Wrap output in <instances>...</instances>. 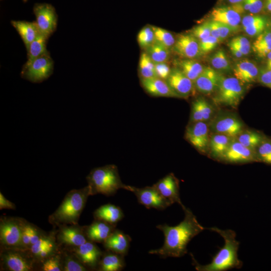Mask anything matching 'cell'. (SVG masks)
<instances>
[{
  "label": "cell",
  "mask_w": 271,
  "mask_h": 271,
  "mask_svg": "<svg viewBox=\"0 0 271 271\" xmlns=\"http://www.w3.org/2000/svg\"><path fill=\"white\" fill-rule=\"evenodd\" d=\"M221 73L211 67H205L202 72L195 81L196 89L200 92L210 94L216 91Z\"/></svg>",
  "instance_id": "obj_17"
},
{
  "label": "cell",
  "mask_w": 271,
  "mask_h": 271,
  "mask_svg": "<svg viewBox=\"0 0 271 271\" xmlns=\"http://www.w3.org/2000/svg\"><path fill=\"white\" fill-rule=\"evenodd\" d=\"M11 23L21 36L26 50L31 43L40 34L35 22L12 21Z\"/></svg>",
  "instance_id": "obj_26"
},
{
  "label": "cell",
  "mask_w": 271,
  "mask_h": 271,
  "mask_svg": "<svg viewBox=\"0 0 271 271\" xmlns=\"http://www.w3.org/2000/svg\"><path fill=\"white\" fill-rule=\"evenodd\" d=\"M2 258L3 263L9 270L29 271L33 269L32 262L18 251H7L3 254Z\"/></svg>",
  "instance_id": "obj_24"
},
{
  "label": "cell",
  "mask_w": 271,
  "mask_h": 271,
  "mask_svg": "<svg viewBox=\"0 0 271 271\" xmlns=\"http://www.w3.org/2000/svg\"><path fill=\"white\" fill-rule=\"evenodd\" d=\"M234 77L243 84H248L254 82L259 74L257 66L248 59L236 62L232 67Z\"/></svg>",
  "instance_id": "obj_19"
},
{
  "label": "cell",
  "mask_w": 271,
  "mask_h": 271,
  "mask_svg": "<svg viewBox=\"0 0 271 271\" xmlns=\"http://www.w3.org/2000/svg\"><path fill=\"white\" fill-rule=\"evenodd\" d=\"M266 68L269 70H271V51L267 54L266 56Z\"/></svg>",
  "instance_id": "obj_57"
},
{
  "label": "cell",
  "mask_w": 271,
  "mask_h": 271,
  "mask_svg": "<svg viewBox=\"0 0 271 271\" xmlns=\"http://www.w3.org/2000/svg\"><path fill=\"white\" fill-rule=\"evenodd\" d=\"M156 77L166 80L171 72V69L166 62L155 63Z\"/></svg>",
  "instance_id": "obj_47"
},
{
  "label": "cell",
  "mask_w": 271,
  "mask_h": 271,
  "mask_svg": "<svg viewBox=\"0 0 271 271\" xmlns=\"http://www.w3.org/2000/svg\"><path fill=\"white\" fill-rule=\"evenodd\" d=\"M74 251L83 264L92 268L98 266L102 255L100 249L91 241H87L81 245L75 247Z\"/></svg>",
  "instance_id": "obj_18"
},
{
  "label": "cell",
  "mask_w": 271,
  "mask_h": 271,
  "mask_svg": "<svg viewBox=\"0 0 271 271\" xmlns=\"http://www.w3.org/2000/svg\"><path fill=\"white\" fill-rule=\"evenodd\" d=\"M43 235L34 226L26 223H23L21 247L30 248L38 241Z\"/></svg>",
  "instance_id": "obj_35"
},
{
  "label": "cell",
  "mask_w": 271,
  "mask_h": 271,
  "mask_svg": "<svg viewBox=\"0 0 271 271\" xmlns=\"http://www.w3.org/2000/svg\"><path fill=\"white\" fill-rule=\"evenodd\" d=\"M123 217V213L121 208L111 204L102 205L94 212L95 219L103 220L113 225H115Z\"/></svg>",
  "instance_id": "obj_28"
},
{
  "label": "cell",
  "mask_w": 271,
  "mask_h": 271,
  "mask_svg": "<svg viewBox=\"0 0 271 271\" xmlns=\"http://www.w3.org/2000/svg\"><path fill=\"white\" fill-rule=\"evenodd\" d=\"M131 240V238L128 235L115 229L103 243L106 250L124 256L127 254Z\"/></svg>",
  "instance_id": "obj_21"
},
{
  "label": "cell",
  "mask_w": 271,
  "mask_h": 271,
  "mask_svg": "<svg viewBox=\"0 0 271 271\" xmlns=\"http://www.w3.org/2000/svg\"><path fill=\"white\" fill-rule=\"evenodd\" d=\"M139 72L141 79H148L156 77L155 63L147 52H143L139 60Z\"/></svg>",
  "instance_id": "obj_36"
},
{
  "label": "cell",
  "mask_w": 271,
  "mask_h": 271,
  "mask_svg": "<svg viewBox=\"0 0 271 271\" xmlns=\"http://www.w3.org/2000/svg\"><path fill=\"white\" fill-rule=\"evenodd\" d=\"M15 205L7 199H6L3 194L0 193V209H15Z\"/></svg>",
  "instance_id": "obj_54"
},
{
  "label": "cell",
  "mask_w": 271,
  "mask_h": 271,
  "mask_svg": "<svg viewBox=\"0 0 271 271\" xmlns=\"http://www.w3.org/2000/svg\"><path fill=\"white\" fill-rule=\"evenodd\" d=\"M228 44L238 49L244 56L248 55L250 52V43L244 36H236L232 39Z\"/></svg>",
  "instance_id": "obj_42"
},
{
  "label": "cell",
  "mask_w": 271,
  "mask_h": 271,
  "mask_svg": "<svg viewBox=\"0 0 271 271\" xmlns=\"http://www.w3.org/2000/svg\"><path fill=\"white\" fill-rule=\"evenodd\" d=\"M155 42L170 49L174 46L176 39L172 33L163 28L152 26Z\"/></svg>",
  "instance_id": "obj_39"
},
{
  "label": "cell",
  "mask_w": 271,
  "mask_h": 271,
  "mask_svg": "<svg viewBox=\"0 0 271 271\" xmlns=\"http://www.w3.org/2000/svg\"><path fill=\"white\" fill-rule=\"evenodd\" d=\"M235 139L246 147L254 150L263 141L259 133L250 130H243Z\"/></svg>",
  "instance_id": "obj_37"
},
{
  "label": "cell",
  "mask_w": 271,
  "mask_h": 271,
  "mask_svg": "<svg viewBox=\"0 0 271 271\" xmlns=\"http://www.w3.org/2000/svg\"><path fill=\"white\" fill-rule=\"evenodd\" d=\"M61 243L67 246L77 247L87 241L85 228L74 226L62 227L58 236Z\"/></svg>",
  "instance_id": "obj_23"
},
{
  "label": "cell",
  "mask_w": 271,
  "mask_h": 271,
  "mask_svg": "<svg viewBox=\"0 0 271 271\" xmlns=\"http://www.w3.org/2000/svg\"><path fill=\"white\" fill-rule=\"evenodd\" d=\"M172 48L184 59H195L202 54L199 41L190 33L179 35Z\"/></svg>",
  "instance_id": "obj_14"
},
{
  "label": "cell",
  "mask_w": 271,
  "mask_h": 271,
  "mask_svg": "<svg viewBox=\"0 0 271 271\" xmlns=\"http://www.w3.org/2000/svg\"><path fill=\"white\" fill-rule=\"evenodd\" d=\"M191 123L198 121H204L203 117L200 112L198 104L195 100L192 104L191 118Z\"/></svg>",
  "instance_id": "obj_50"
},
{
  "label": "cell",
  "mask_w": 271,
  "mask_h": 271,
  "mask_svg": "<svg viewBox=\"0 0 271 271\" xmlns=\"http://www.w3.org/2000/svg\"><path fill=\"white\" fill-rule=\"evenodd\" d=\"M218 26L221 41L225 40L234 31L228 26L223 23L216 22Z\"/></svg>",
  "instance_id": "obj_51"
},
{
  "label": "cell",
  "mask_w": 271,
  "mask_h": 271,
  "mask_svg": "<svg viewBox=\"0 0 271 271\" xmlns=\"http://www.w3.org/2000/svg\"><path fill=\"white\" fill-rule=\"evenodd\" d=\"M263 8L262 0H250V9L249 12L252 14L260 13Z\"/></svg>",
  "instance_id": "obj_52"
},
{
  "label": "cell",
  "mask_w": 271,
  "mask_h": 271,
  "mask_svg": "<svg viewBox=\"0 0 271 271\" xmlns=\"http://www.w3.org/2000/svg\"><path fill=\"white\" fill-rule=\"evenodd\" d=\"M199 41L211 36L209 21L193 28L191 33Z\"/></svg>",
  "instance_id": "obj_44"
},
{
  "label": "cell",
  "mask_w": 271,
  "mask_h": 271,
  "mask_svg": "<svg viewBox=\"0 0 271 271\" xmlns=\"http://www.w3.org/2000/svg\"><path fill=\"white\" fill-rule=\"evenodd\" d=\"M23 222L14 218L1 220L0 239L3 245L8 247L21 246Z\"/></svg>",
  "instance_id": "obj_11"
},
{
  "label": "cell",
  "mask_w": 271,
  "mask_h": 271,
  "mask_svg": "<svg viewBox=\"0 0 271 271\" xmlns=\"http://www.w3.org/2000/svg\"><path fill=\"white\" fill-rule=\"evenodd\" d=\"M125 265L124 256L108 250L102 255L98 264L101 271H119Z\"/></svg>",
  "instance_id": "obj_29"
},
{
  "label": "cell",
  "mask_w": 271,
  "mask_h": 271,
  "mask_svg": "<svg viewBox=\"0 0 271 271\" xmlns=\"http://www.w3.org/2000/svg\"><path fill=\"white\" fill-rule=\"evenodd\" d=\"M221 161L231 164H244L257 161L258 159L255 150L246 147L234 138Z\"/></svg>",
  "instance_id": "obj_12"
},
{
  "label": "cell",
  "mask_w": 271,
  "mask_h": 271,
  "mask_svg": "<svg viewBox=\"0 0 271 271\" xmlns=\"http://www.w3.org/2000/svg\"><path fill=\"white\" fill-rule=\"evenodd\" d=\"M175 62L177 68L194 83L205 67L195 59H184Z\"/></svg>",
  "instance_id": "obj_30"
},
{
  "label": "cell",
  "mask_w": 271,
  "mask_h": 271,
  "mask_svg": "<svg viewBox=\"0 0 271 271\" xmlns=\"http://www.w3.org/2000/svg\"><path fill=\"white\" fill-rule=\"evenodd\" d=\"M153 186L161 195L172 204L177 203L182 209L185 207L180 199L179 180L173 173H170L159 180Z\"/></svg>",
  "instance_id": "obj_15"
},
{
  "label": "cell",
  "mask_w": 271,
  "mask_h": 271,
  "mask_svg": "<svg viewBox=\"0 0 271 271\" xmlns=\"http://www.w3.org/2000/svg\"><path fill=\"white\" fill-rule=\"evenodd\" d=\"M199 42L200 50L202 54L211 52L220 43L217 39L212 36L200 40Z\"/></svg>",
  "instance_id": "obj_45"
},
{
  "label": "cell",
  "mask_w": 271,
  "mask_h": 271,
  "mask_svg": "<svg viewBox=\"0 0 271 271\" xmlns=\"http://www.w3.org/2000/svg\"><path fill=\"white\" fill-rule=\"evenodd\" d=\"M264 7L268 12L271 13V0H265Z\"/></svg>",
  "instance_id": "obj_58"
},
{
  "label": "cell",
  "mask_w": 271,
  "mask_h": 271,
  "mask_svg": "<svg viewBox=\"0 0 271 271\" xmlns=\"http://www.w3.org/2000/svg\"><path fill=\"white\" fill-rule=\"evenodd\" d=\"M47 39L40 34L30 45L27 51V61L24 65H28L37 58L48 53L47 50Z\"/></svg>",
  "instance_id": "obj_33"
},
{
  "label": "cell",
  "mask_w": 271,
  "mask_h": 271,
  "mask_svg": "<svg viewBox=\"0 0 271 271\" xmlns=\"http://www.w3.org/2000/svg\"><path fill=\"white\" fill-rule=\"evenodd\" d=\"M195 100L199 106L204 121L206 122L210 120L214 112L212 105L203 98L199 97Z\"/></svg>",
  "instance_id": "obj_43"
},
{
  "label": "cell",
  "mask_w": 271,
  "mask_h": 271,
  "mask_svg": "<svg viewBox=\"0 0 271 271\" xmlns=\"http://www.w3.org/2000/svg\"><path fill=\"white\" fill-rule=\"evenodd\" d=\"M90 195L88 186L80 189L71 190L52 215L51 220L57 224H76Z\"/></svg>",
  "instance_id": "obj_4"
},
{
  "label": "cell",
  "mask_w": 271,
  "mask_h": 271,
  "mask_svg": "<svg viewBox=\"0 0 271 271\" xmlns=\"http://www.w3.org/2000/svg\"><path fill=\"white\" fill-rule=\"evenodd\" d=\"M86 179L90 195L101 194L107 196H112L120 189L130 191V186L122 183L117 168L114 165L93 169Z\"/></svg>",
  "instance_id": "obj_3"
},
{
  "label": "cell",
  "mask_w": 271,
  "mask_h": 271,
  "mask_svg": "<svg viewBox=\"0 0 271 271\" xmlns=\"http://www.w3.org/2000/svg\"><path fill=\"white\" fill-rule=\"evenodd\" d=\"M115 225L103 220L95 219L91 224L86 227L85 232L90 241L103 243L115 230Z\"/></svg>",
  "instance_id": "obj_22"
},
{
  "label": "cell",
  "mask_w": 271,
  "mask_h": 271,
  "mask_svg": "<svg viewBox=\"0 0 271 271\" xmlns=\"http://www.w3.org/2000/svg\"><path fill=\"white\" fill-rule=\"evenodd\" d=\"M230 4L233 5V4H236L238 3H241L244 0H227Z\"/></svg>",
  "instance_id": "obj_59"
},
{
  "label": "cell",
  "mask_w": 271,
  "mask_h": 271,
  "mask_svg": "<svg viewBox=\"0 0 271 271\" xmlns=\"http://www.w3.org/2000/svg\"><path fill=\"white\" fill-rule=\"evenodd\" d=\"M210 63L213 69L221 74L232 70L229 60L223 49L218 50L210 57Z\"/></svg>",
  "instance_id": "obj_34"
},
{
  "label": "cell",
  "mask_w": 271,
  "mask_h": 271,
  "mask_svg": "<svg viewBox=\"0 0 271 271\" xmlns=\"http://www.w3.org/2000/svg\"><path fill=\"white\" fill-rule=\"evenodd\" d=\"M130 191L136 196L139 203L148 209L162 210L172 205L153 185L141 188L130 186Z\"/></svg>",
  "instance_id": "obj_10"
},
{
  "label": "cell",
  "mask_w": 271,
  "mask_h": 271,
  "mask_svg": "<svg viewBox=\"0 0 271 271\" xmlns=\"http://www.w3.org/2000/svg\"><path fill=\"white\" fill-rule=\"evenodd\" d=\"M80 261H77L70 256H67L64 262L63 270L65 271H84L87 269Z\"/></svg>",
  "instance_id": "obj_46"
},
{
  "label": "cell",
  "mask_w": 271,
  "mask_h": 271,
  "mask_svg": "<svg viewBox=\"0 0 271 271\" xmlns=\"http://www.w3.org/2000/svg\"><path fill=\"white\" fill-rule=\"evenodd\" d=\"M209 23L211 36L217 39L220 42H222L216 22L211 20L209 21Z\"/></svg>",
  "instance_id": "obj_53"
},
{
  "label": "cell",
  "mask_w": 271,
  "mask_h": 271,
  "mask_svg": "<svg viewBox=\"0 0 271 271\" xmlns=\"http://www.w3.org/2000/svg\"><path fill=\"white\" fill-rule=\"evenodd\" d=\"M138 43L141 47L147 49L155 42V36L152 26H145L139 32L137 37Z\"/></svg>",
  "instance_id": "obj_40"
},
{
  "label": "cell",
  "mask_w": 271,
  "mask_h": 271,
  "mask_svg": "<svg viewBox=\"0 0 271 271\" xmlns=\"http://www.w3.org/2000/svg\"><path fill=\"white\" fill-rule=\"evenodd\" d=\"M31 253L40 258L50 255L55 249L54 241L50 236H42L30 247Z\"/></svg>",
  "instance_id": "obj_31"
},
{
  "label": "cell",
  "mask_w": 271,
  "mask_h": 271,
  "mask_svg": "<svg viewBox=\"0 0 271 271\" xmlns=\"http://www.w3.org/2000/svg\"><path fill=\"white\" fill-rule=\"evenodd\" d=\"M257 79L262 84L271 89V70L266 68L260 69Z\"/></svg>",
  "instance_id": "obj_49"
},
{
  "label": "cell",
  "mask_w": 271,
  "mask_h": 271,
  "mask_svg": "<svg viewBox=\"0 0 271 271\" xmlns=\"http://www.w3.org/2000/svg\"><path fill=\"white\" fill-rule=\"evenodd\" d=\"M44 271H60L62 270L60 260L58 257H53L46 260L43 263Z\"/></svg>",
  "instance_id": "obj_48"
},
{
  "label": "cell",
  "mask_w": 271,
  "mask_h": 271,
  "mask_svg": "<svg viewBox=\"0 0 271 271\" xmlns=\"http://www.w3.org/2000/svg\"><path fill=\"white\" fill-rule=\"evenodd\" d=\"M241 3L244 12H249L250 9V0H244Z\"/></svg>",
  "instance_id": "obj_56"
},
{
  "label": "cell",
  "mask_w": 271,
  "mask_h": 271,
  "mask_svg": "<svg viewBox=\"0 0 271 271\" xmlns=\"http://www.w3.org/2000/svg\"><path fill=\"white\" fill-rule=\"evenodd\" d=\"M147 53L154 63L167 62L170 58V49L155 42L146 49Z\"/></svg>",
  "instance_id": "obj_38"
},
{
  "label": "cell",
  "mask_w": 271,
  "mask_h": 271,
  "mask_svg": "<svg viewBox=\"0 0 271 271\" xmlns=\"http://www.w3.org/2000/svg\"><path fill=\"white\" fill-rule=\"evenodd\" d=\"M256 155L258 160L271 164V142H262L258 146Z\"/></svg>",
  "instance_id": "obj_41"
},
{
  "label": "cell",
  "mask_w": 271,
  "mask_h": 271,
  "mask_svg": "<svg viewBox=\"0 0 271 271\" xmlns=\"http://www.w3.org/2000/svg\"><path fill=\"white\" fill-rule=\"evenodd\" d=\"M141 84L144 89L153 96L180 98L166 80L158 77L141 79Z\"/></svg>",
  "instance_id": "obj_20"
},
{
  "label": "cell",
  "mask_w": 271,
  "mask_h": 271,
  "mask_svg": "<svg viewBox=\"0 0 271 271\" xmlns=\"http://www.w3.org/2000/svg\"><path fill=\"white\" fill-rule=\"evenodd\" d=\"M241 24L244 32L248 36L254 37L267 29L268 21L265 17L251 14L244 16Z\"/></svg>",
  "instance_id": "obj_25"
},
{
  "label": "cell",
  "mask_w": 271,
  "mask_h": 271,
  "mask_svg": "<svg viewBox=\"0 0 271 271\" xmlns=\"http://www.w3.org/2000/svg\"><path fill=\"white\" fill-rule=\"evenodd\" d=\"M185 217L183 221L175 226L167 224L158 225L156 227L162 231L165 236L163 246L158 249L149 251L150 254H157L163 258L180 257L187 253V246L195 236L205 228L198 221L191 210L183 208Z\"/></svg>",
  "instance_id": "obj_1"
},
{
  "label": "cell",
  "mask_w": 271,
  "mask_h": 271,
  "mask_svg": "<svg viewBox=\"0 0 271 271\" xmlns=\"http://www.w3.org/2000/svg\"><path fill=\"white\" fill-rule=\"evenodd\" d=\"M208 229L218 233L224 239V244L207 264L199 263L190 253L193 265L198 271H225L240 268L242 262L238 258L237 251L239 242L236 239V233L231 229L223 230L216 227Z\"/></svg>",
  "instance_id": "obj_2"
},
{
  "label": "cell",
  "mask_w": 271,
  "mask_h": 271,
  "mask_svg": "<svg viewBox=\"0 0 271 271\" xmlns=\"http://www.w3.org/2000/svg\"><path fill=\"white\" fill-rule=\"evenodd\" d=\"M228 46L232 54L236 58H241L243 56V54L236 48L233 46L228 44Z\"/></svg>",
  "instance_id": "obj_55"
},
{
  "label": "cell",
  "mask_w": 271,
  "mask_h": 271,
  "mask_svg": "<svg viewBox=\"0 0 271 271\" xmlns=\"http://www.w3.org/2000/svg\"><path fill=\"white\" fill-rule=\"evenodd\" d=\"M215 92L213 100L216 104L235 107L242 98L245 88L235 77H226L222 74Z\"/></svg>",
  "instance_id": "obj_5"
},
{
  "label": "cell",
  "mask_w": 271,
  "mask_h": 271,
  "mask_svg": "<svg viewBox=\"0 0 271 271\" xmlns=\"http://www.w3.org/2000/svg\"><path fill=\"white\" fill-rule=\"evenodd\" d=\"M33 11L40 34L48 39L57 26V15L54 8L49 4H39L34 6Z\"/></svg>",
  "instance_id": "obj_7"
},
{
  "label": "cell",
  "mask_w": 271,
  "mask_h": 271,
  "mask_svg": "<svg viewBox=\"0 0 271 271\" xmlns=\"http://www.w3.org/2000/svg\"><path fill=\"white\" fill-rule=\"evenodd\" d=\"M233 139L224 134L213 133L210 137L208 147L211 157L221 160Z\"/></svg>",
  "instance_id": "obj_27"
},
{
  "label": "cell",
  "mask_w": 271,
  "mask_h": 271,
  "mask_svg": "<svg viewBox=\"0 0 271 271\" xmlns=\"http://www.w3.org/2000/svg\"><path fill=\"white\" fill-rule=\"evenodd\" d=\"M241 121L232 114H221L211 121L210 128L213 133L224 134L234 139L243 131Z\"/></svg>",
  "instance_id": "obj_9"
},
{
  "label": "cell",
  "mask_w": 271,
  "mask_h": 271,
  "mask_svg": "<svg viewBox=\"0 0 271 271\" xmlns=\"http://www.w3.org/2000/svg\"><path fill=\"white\" fill-rule=\"evenodd\" d=\"M252 49L255 54L260 58L266 57L271 51V31L269 29H266L256 37Z\"/></svg>",
  "instance_id": "obj_32"
},
{
  "label": "cell",
  "mask_w": 271,
  "mask_h": 271,
  "mask_svg": "<svg viewBox=\"0 0 271 271\" xmlns=\"http://www.w3.org/2000/svg\"><path fill=\"white\" fill-rule=\"evenodd\" d=\"M24 2H26L27 0H23Z\"/></svg>",
  "instance_id": "obj_60"
},
{
  "label": "cell",
  "mask_w": 271,
  "mask_h": 271,
  "mask_svg": "<svg viewBox=\"0 0 271 271\" xmlns=\"http://www.w3.org/2000/svg\"><path fill=\"white\" fill-rule=\"evenodd\" d=\"M187 140L199 152L205 153L209 147V127L205 121L191 123L186 130Z\"/></svg>",
  "instance_id": "obj_13"
},
{
  "label": "cell",
  "mask_w": 271,
  "mask_h": 271,
  "mask_svg": "<svg viewBox=\"0 0 271 271\" xmlns=\"http://www.w3.org/2000/svg\"><path fill=\"white\" fill-rule=\"evenodd\" d=\"M244 12L241 3L231 6H220L212 11L211 20L225 24L236 32L241 23V14Z\"/></svg>",
  "instance_id": "obj_8"
},
{
  "label": "cell",
  "mask_w": 271,
  "mask_h": 271,
  "mask_svg": "<svg viewBox=\"0 0 271 271\" xmlns=\"http://www.w3.org/2000/svg\"><path fill=\"white\" fill-rule=\"evenodd\" d=\"M54 62L48 52L34 60L28 65H24L21 72L22 78L33 83H41L53 73Z\"/></svg>",
  "instance_id": "obj_6"
},
{
  "label": "cell",
  "mask_w": 271,
  "mask_h": 271,
  "mask_svg": "<svg viewBox=\"0 0 271 271\" xmlns=\"http://www.w3.org/2000/svg\"><path fill=\"white\" fill-rule=\"evenodd\" d=\"M166 81L180 98H186L193 92L194 82L178 68L171 69Z\"/></svg>",
  "instance_id": "obj_16"
}]
</instances>
